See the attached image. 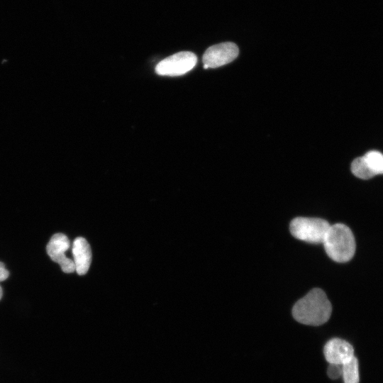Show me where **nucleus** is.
Here are the masks:
<instances>
[{
    "label": "nucleus",
    "mask_w": 383,
    "mask_h": 383,
    "mask_svg": "<svg viewBox=\"0 0 383 383\" xmlns=\"http://www.w3.org/2000/svg\"><path fill=\"white\" fill-rule=\"evenodd\" d=\"M331 312V304L326 293L319 288L311 289L296 301L292 308V316L296 321L314 326L327 322Z\"/></svg>",
    "instance_id": "f257e3e1"
},
{
    "label": "nucleus",
    "mask_w": 383,
    "mask_h": 383,
    "mask_svg": "<svg viewBox=\"0 0 383 383\" xmlns=\"http://www.w3.org/2000/svg\"><path fill=\"white\" fill-rule=\"evenodd\" d=\"M323 244L328 257L337 262L351 260L355 252V240L351 230L345 224L331 225Z\"/></svg>",
    "instance_id": "f03ea898"
},
{
    "label": "nucleus",
    "mask_w": 383,
    "mask_h": 383,
    "mask_svg": "<svg viewBox=\"0 0 383 383\" xmlns=\"http://www.w3.org/2000/svg\"><path fill=\"white\" fill-rule=\"evenodd\" d=\"M331 224L320 218L296 217L289 226L292 235L309 243H323Z\"/></svg>",
    "instance_id": "7ed1b4c3"
},
{
    "label": "nucleus",
    "mask_w": 383,
    "mask_h": 383,
    "mask_svg": "<svg viewBox=\"0 0 383 383\" xmlns=\"http://www.w3.org/2000/svg\"><path fill=\"white\" fill-rule=\"evenodd\" d=\"M196 62L197 57L194 53L179 52L160 61L155 67V72L159 75L180 76L193 69Z\"/></svg>",
    "instance_id": "20e7f679"
},
{
    "label": "nucleus",
    "mask_w": 383,
    "mask_h": 383,
    "mask_svg": "<svg viewBox=\"0 0 383 383\" xmlns=\"http://www.w3.org/2000/svg\"><path fill=\"white\" fill-rule=\"evenodd\" d=\"M238 52V46L231 42L212 45L203 55L204 68H216L226 65L237 57Z\"/></svg>",
    "instance_id": "39448f33"
},
{
    "label": "nucleus",
    "mask_w": 383,
    "mask_h": 383,
    "mask_svg": "<svg viewBox=\"0 0 383 383\" xmlns=\"http://www.w3.org/2000/svg\"><path fill=\"white\" fill-rule=\"evenodd\" d=\"M70 246V240L62 233L54 234L46 246V251L50 259L59 264L65 273H72L75 271L73 260L67 257L65 253Z\"/></svg>",
    "instance_id": "423d86ee"
},
{
    "label": "nucleus",
    "mask_w": 383,
    "mask_h": 383,
    "mask_svg": "<svg viewBox=\"0 0 383 383\" xmlns=\"http://www.w3.org/2000/svg\"><path fill=\"white\" fill-rule=\"evenodd\" d=\"M324 357L329 364L342 365L354 355L353 347L348 341L334 338L329 340L323 348Z\"/></svg>",
    "instance_id": "0eeeda50"
},
{
    "label": "nucleus",
    "mask_w": 383,
    "mask_h": 383,
    "mask_svg": "<svg viewBox=\"0 0 383 383\" xmlns=\"http://www.w3.org/2000/svg\"><path fill=\"white\" fill-rule=\"evenodd\" d=\"M72 250L75 271L79 275L85 274L91 262V251L88 242L82 237L76 238L73 241Z\"/></svg>",
    "instance_id": "6e6552de"
},
{
    "label": "nucleus",
    "mask_w": 383,
    "mask_h": 383,
    "mask_svg": "<svg viewBox=\"0 0 383 383\" xmlns=\"http://www.w3.org/2000/svg\"><path fill=\"white\" fill-rule=\"evenodd\" d=\"M344 383H359L358 360L354 356L349 361L341 365Z\"/></svg>",
    "instance_id": "1a4fd4ad"
},
{
    "label": "nucleus",
    "mask_w": 383,
    "mask_h": 383,
    "mask_svg": "<svg viewBox=\"0 0 383 383\" xmlns=\"http://www.w3.org/2000/svg\"><path fill=\"white\" fill-rule=\"evenodd\" d=\"M362 157L374 176L383 174V155L380 152L371 150Z\"/></svg>",
    "instance_id": "9d476101"
},
{
    "label": "nucleus",
    "mask_w": 383,
    "mask_h": 383,
    "mask_svg": "<svg viewBox=\"0 0 383 383\" xmlns=\"http://www.w3.org/2000/svg\"><path fill=\"white\" fill-rule=\"evenodd\" d=\"M353 174L358 178L368 179L374 175L368 168L362 156L355 159L351 164Z\"/></svg>",
    "instance_id": "9b49d317"
},
{
    "label": "nucleus",
    "mask_w": 383,
    "mask_h": 383,
    "mask_svg": "<svg viewBox=\"0 0 383 383\" xmlns=\"http://www.w3.org/2000/svg\"><path fill=\"white\" fill-rule=\"evenodd\" d=\"M327 374L331 379H337L342 375V367L339 365L329 364Z\"/></svg>",
    "instance_id": "f8f14e48"
},
{
    "label": "nucleus",
    "mask_w": 383,
    "mask_h": 383,
    "mask_svg": "<svg viewBox=\"0 0 383 383\" xmlns=\"http://www.w3.org/2000/svg\"><path fill=\"white\" fill-rule=\"evenodd\" d=\"M9 272L6 269L3 262H0V282L4 281L9 277Z\"/></svg>",
    "instance_id": "ddd939ff"
},
{
    "label": "nucleus",
    "mask_w": 383,
    "mask_h": 383,
    "mask_svg": "<svg viewBox=\"0 0 383 383\" xmlns=\"http://www.w3.org/2000/svg\"><path fill=\"white\" fill-rule=\"evenodd\" d=\"M2 295H3V291H2L1 287L0 286V300H1V297H2Z\"/></svg>",
    "instance_id": "4468645a"
}]
</instances>
